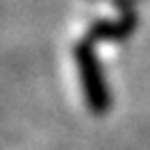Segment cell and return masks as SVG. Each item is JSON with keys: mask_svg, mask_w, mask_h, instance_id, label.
I'll return each mask as SVG.
<instances>
[{"mask_svg": "<svg viewBox=\"0 0 150 150\" xmlns=\"http://www.w3.org/2000/svg\"><path fill=\"white\" fill-rule=\"evenodd\" d=\"M73 55L77 62V73H80V84H82L86 107L96 116H103L112 109V91L105 80L103 66H100V59L93 50V43L89 39L77 41L73 48Z\"/></svg>", "mask_w": 150, "mask_h": 150, "instance_id": "cell-1", "label": "cell"}, {"mask_svg": "<svg viewBox=\"0 0 150 150\" xmlns=\"http://www.w3.org/2000/svg\"><path fill=\"white\" fill-rule=\"evenodd\" d=\"M137 30V14L134 11H123L118 18H107V21H96L89 25L86 37L91 43L96 41H125L130 39Z\"/></svg>", "mask_w": 150, "mask_h": 150, "instance_id": "cell-2", "label": "cell"}, {"mask_svg": "<svg viewBox=\"0 0 150 150\" xmlns=\"http://www.w3.org/2000/svg\"><path fill=\"white\" fill-rule=\"evenodd\" d=\"M112 2H114V7L123 14V11H132V9H134V5H137L139 0H112Z\"/></svg>", "mask_w": 150, "mask_h": 150, "instance_id": "cell-3", "label": "cell"}]
</instances>
